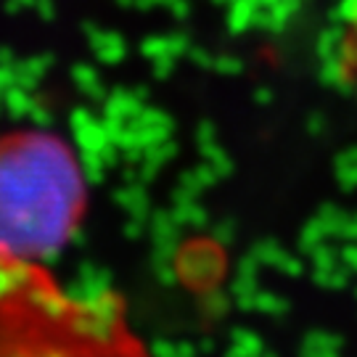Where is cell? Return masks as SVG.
<instances>
[{
	"instance_id": "obj_2",
	"label": "cell",
	"mask_w": 357,
	"mask_h": 357,
	"mask_svg": "<svg viewBox=\"0 0 357 357\" xmlns=\"http://www.w3.org/2000/svg\"><path fill=\"white\" fill-rule=\"evenodd\" d=\"M85 209L82 175L56 135L0 138V249L38 259L72 236Z\"/></svg>"
},
{
	"instance_id": "obj_1",
	"label": "cell",
	"mask_w": 357,
	"mask_h": 357,
	"mask_svg": "<svg viewBox=\"0 0 357 357\" xmlns=\"http://www.w3.org/2000/svg\"><path fill=\"white\" fill-rule=\"evenodd\" d=\"M0 357H153L112 291L64 289L38 259L0 249Z\"/></svg>"
}]
</instances>
